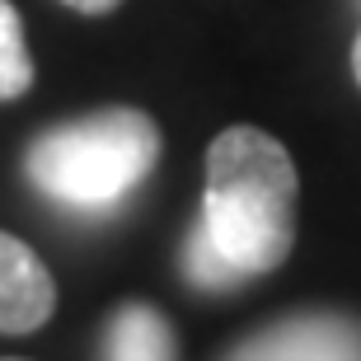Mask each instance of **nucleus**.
<instances>
[{
    "label": "nucleus",
    "instance_id": "1",
    "mask_svg": "<svg viewBox=\"0 0 361 361\" xmlns=\"http://www.w3.org/2000/svg\"><path fill=\"white\" fill-rule=\"evenodd\" d=\"M295 207L300 178L277 136L249 122L216 132L207 146L197 226L226 254V263H235L244 277L277 272L295 244Z\"/></svg>",
    "mask_w": 361,
    "mask_h": 361
},
{
    "label": "nucleus",
    "instance_id": "2",
    "mask_svg": "<svg viewBox=\"0 0 361 361\" xmlns=\"http://www.w3.org/2000/svg\"><path fill=\"white\" fill-rule=\"evenodd\" d=\"M160 160V127L132 104H113L42 132L24 155L38 192L75 212H108L150 178Z\"/></svg>",
    "mask_w": 361,
    "mask_h": 361
},
{
    "label": "nucleus",
    "instance_id": "3",
    "mask_svg": "<svg viewBox=\"0 0 361 361\" xmlns=\"http://www.w3.org/2000/svg\"><path fill=\"white\" fill-rule=\"evenodd\" d=\"M226 361H361V324L300 314L240 343Z\"/></svg>",
    "mask_w": 361,
    "mask_h": 361
},
{
    "label": "nucleus",
    "instance_id": "4",
    "mask_svg": "<svg viewBox=\"0 0 361 361\" xmlns=\"http://www.w3.org/2000/svg\"><path fill=\"white\" fill-rule=\"evenodd\" d=\"M56 314V281L24 240L0 230V334H38Z\"/></svg>",
    "mask_w": 361,
    "mask_h": 361
},
{
    "label": "nucleus",
    "instance_id": "5",
    "mask_svg": "<svg viewBox=\"0 0 361 361\" xmlns=\"http://www.w3.org/2000/svg\"><path fill=\"white\" fill-rule=\"evenodd\" d=\"M104 357L108 361H174V329L155 305H122L108 319V338H104Z\"/></svg>",
    "mask_w": 361,
    "mask_h": 361
},
{
    "label": "nucleus",
    "instance_id": "6",
    "mask_svg": "<svg viewBox=\"0 0 361 361\" xmlns=\"http://www.w3.org/2000/svg\"><path fill=\"white\" fill-rule=\"evenodd\" d=\"M33 85V56L24 42V14L0 0V104H14Z\"/></svg>",
    "mask_w": 361,
    "mask_h": 361
},
{
    "label": "nucleus",
    "instance_id": "7",
    "mask_svg": "<svg viewBox=\"0 0 361 361\" xmlns=\"http://www.w3.org/2000/svg\"><path fill=\"white\" fill-rule=\"evenodd\" d=\"M188 277L197 281V286H207V291H221V286H235V281H244V272L235 268V263H226V254L216 249L212 240H207V230H192L188 235Z\"/></svg>",
    "mask_w": 361,
    "mask_h": 361
},
{
    "label": "nucleus",
    "instance_id": "8",
    "mask_svg": "<svg viewBox=\"0 0 361 361\" xmlns=\"http://www.w3.org/2000/svg\"><path fill=\"white\" fill-rule=\"evenodd\" d=\"M61 5H71L75 14H108V10H118L122 0H61Z\"/></svg>",
    "mask_w": 361,
    "mask_h": 361
},
{
    "label": "nucleus",
    "instance_id": "9",
    "mask_svg": "<svg viewBox=\"0 0 361 361\" xmlns=\"http://www.w3.org/2000/svg\"><path fill=\"white\" fill-rule=\"evenodd\" d=\"M352 75H357V85H361V33H357V42H352Z\"/></svg>",
    "mask_w": 361,
    "mask_h": 361
},
{
    "label": "nucleus",
    "instance_id": "10",
    "mask_svg": "<svg viewBox=\"0 0 361 361\" xmlns=\"http://www.w3.org/2000/svg\"><path fill=\"white\" fill-rule=\"evenodd\" d=\"M0 361H24V357H0Z\"/></svg>",
    "mask_w": 361,
    "mask_h": 361
}]
</instances>
